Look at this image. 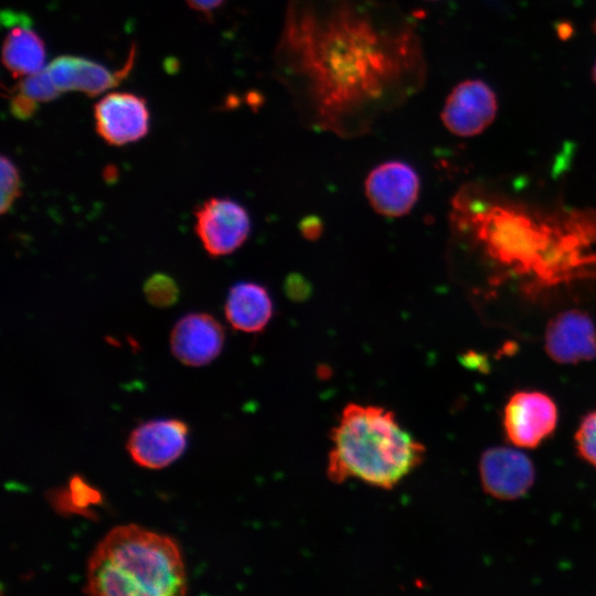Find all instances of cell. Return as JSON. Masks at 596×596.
<instances>
[{
	"mask_svg": "<svg viewBox=\"0 0 596 596\" xmlns=\"http://www.w3.org/2000/svg\"><path fill=\"white\" fill-rule=\"evenodd\" d=\"M276 57L312 124L343 136L368 129L425 77L413 25L373 0H291Z\"/></svg>",
	"mask_w": 596,
	"mask_h": 596,
	"instance_id": "1",
	"label": "cell"
},
{
	"mask_svg": "<svg viewBox=\"0 0 596 596\" xmlns=\"http://www.w3.org/2000/svg\"><path fill=\"white\" fill-rule=\"evenodd\" d=\"M327 472L334 482L349 478L391 489L424 460L425 447L405 430L393 412L349 404L331 434Z\"/></svg>",
	"mask_w": 596,
	"mask_h": 596,
	"instance_id": "2",
	"label": "cell"
},
{
	"mask_svg": "<svg viewBox=\"0 0 596 596\" xmlns=\"http://www.w3.org/2000/svg\"><path fill=\"white\" fill-rule=\"evenodd\" d=\"M84 593L100 596H173L187 593L177 543L135 524L111 529L88 558Z\"/></svg>",
	"mask_w": 596,
	"mask_h": 596,
	"instance_id": "3",
	"label": "cell"
},
{
	"mask_svg": "<svg viewBox=\"0 0 596 596\" xmlns=\"http://www.w3.org/2000/svg\"><path fill=\"white\" fill-rule=\"evenodd\" d=\"M195 233L212 257L228 255L240 248L251 232L246 209L228 198H210L194 212Z\"/></svg>",
	"mask_w": 596,
	"mask_h": 596,
	"instance_id": "4",
	"label": "cell"
},
{
	"mask_svg": "<svg viewBox=\"0 0 596 596\" xmlns=\"http://www.w3.org/2000/svg\"><path fill=\"white\" fill-rule=\"evenodd\" d=\"M557 419V407L549 395L539 391H519L504 406L502 426L510 444L533 449L554 433Z\"/></svg>",
	"mask_w": 596,
	"mask_h": 596,
	"instance_id": "5",
	"label": "cell"
},
{
	"mask_svg": "<svg viewBox=\"0 0 596 596\" xmlns=\"http://www.w3.org/2000/svg\"><path fill=\"white\" fill-rule=\"evenodd\" d=\"M419 188L416 170L401 160H390L374 167L364 182L371 206L387 217L407 214L417 201Z\"/></svg>",
	"mask_w": 596,
	"mask_h": 596,
	"instance_id": "6",
	"label": "cell"
},
{
	"mask_svg": "<svg viewBox=\"0 0 596 596\" xmlns=\"http://www.w3.org/2000/svg\"><path fill=\"white\" fill-rule=\"evenodd\" d=\"M497 109V97L489 85L480 79H467L448 95L441 120L451 134L471 137L493 121Z\"/></svg>",
	"mask_w": 596,
	"mask_h": 596,
	"instance_id": "7",
	"label": "cell"
},
{
	"mask_svg": "<svg viewBox=\"0 0 596 596\" xmlns=\"http://www.w3.org/2000/svg\"><path fill=\"white\" fill-rule=\"evenodd\" d=\"M96 131L108 145L124 146L143 138L149 130L146 100L131 93H110L94 106Z\"/></svg>",
	"mask_w": 596,
	"mask_h": 596,
	"instance_id": "8",
	"label": "cell"
},
{
	"mask_svg": "<svg viewBox=\"0 0 596 596\" xmlns=\"http://www.w3.org/2000/svg\"><path fill=\"white\" fill-rule=\"evenodd\" d=\"M479 475L485 492L499 500L523 497L535 480L530 458L508 447L487 449L480 457Z\"/></svg>",
	"mask_w": 596,
	"mask_h": 596,
	"instance_id": "9",
	"label": "cell"
},
{
	"mask_svg": "<svg viewBox=\"0 0 596 596\" xmlns=\"http://www.w3.org/2000/svg\"><path fill=\"white\" fill-rule=\"evenodd\" d=\"M187 434L188 427L181 421L147 422L131 432L127 450L139 466L161 469L181 456L187 445Z\"/></svg>",
	"mask_w": 596,
	"mask_h": 596,
	"instance_id": "10",
	"label": "cell"
},
{
	"mask_svg": "<svg viewBox=\"0 0 596 596\" xmlns=\"http://www.w3.org/2000/svg\"><path fill=\"white\" fill-rule=\"evenodd\" d=\"M545 351L555 362L574 364L596 358V327L584 311L572 309L553 317L545 331Z\"/></svg>",
	"mask_w": 596,
	"mask_h": 596,
	"instance_id": "11",
	"label": "cell"
},
{
	"mask_svg": "<svg viewBox=\"0 0 596 596\" xmlns=\"http://www.w3.org/2000/svg\"><path fill=\"white\" fill-rule=\"evenodd\" d=\"M225 340L222 324L211 315L191 312L181 317L170 334L172 354L183 364L202 366L221 352Z\"/></svg>",
	"mask_w": 596,
	"mask_h": 596,
	"instance_id": "12",
	"label": "cell"
},
{
	"mask_svg": "<svg viewBox=\"0 0 596 596\" xmlns=\"http://www.w3.org/2000/svg\"><path fill=\"white\" fill-rule=\"evenodd\" d=\"M135 60V47L126 64L118 71L111 72L104 65L92 60L63 55L54 58L46 70L61 93L81 92L88 96H97L117 86L130 73Z\"/></svg>",
	"mask_w": 596,
	"mask_h": 596,
	"instance_id": "13",
	"label": "cell"
},
{
	"mask_svg": "<svg viewBox=\"0 0 596 596\" xmlns=\"http://www.w3.org/2000/svg\"><path fill=\"white\" fill-rule=\"evenodd\" d=\"M2 22L8 26L2 44V63L13 77H25L43 70L45 45L31 28L25 14L3 12Z\"/></svg>",
	"mask_w": 596,
	"mask_h": 596,
	"instance_id": "14",
	"label": "cell"
},
{
	"mask_svg": "<svg viewBox=\"0 0 596 596\" xmlns=\"http://www.w3.org/2000/svg\"><path fill=\"white\" fill-rule=\"evenodd\" d=\"M225 317L230 324L243 332L262 331L273 317L274 306L268 290L254 281H240L228 291Z\"/></svg>",
	"mask_w": 596,
	"mask_h": 596,
	"instance_id": "15",
	"label": "cell"
},
{
	"mask_svg": "<svg viewBox=\"0 0 596 596\" xmlns=\"http://www.w3.org/2000/svg\"><path fill=\"white\" fill-rule=\"evenodd\" d=\"M15 91L36 104L51 102L62 94L55 86L46 67L23 77L18 83Z\"/></svg>",
	"mask_w": 596,
	"mask_h": 596,
	"instance_id": "16",
	"label": "cell"
},
{
	"mask_svg": "<svg viewBox=\"0 0 596 596\" xmlns=\"http://www.w3.org/2000/svg\"><path fill=\"white\" fill-rule=\"evenodd\" d=\"M147 301L159 308H167L178 300L179 289L177 283L166 274H153L143 285Z\"/></svg>",
	"mask_w": 596,
	"mask_h": 596,
	"instance_id": "17",
	"label": "cell"
},
{
	"mask_svg": "<svg viewBox=\"0 0 596 596\" xmlns=\"http://www.w3.org/2000/svg\"><path fill=\"white\" fill-rule=\"evenodd\" d=\"M578 456L596 468V409L586 414L575 433Z\"/></svg>",
	"mask_w": 596,
	"mask_h": 596,
	"instance_id": "18",
	"label": "cell"
},
{
	"mask_svg": "<svg viewBox=\"0 0 596 596\" xmlns=\"http://www.w3.org/2000/svg\"><path fill=\"white\" fill-rule=\"evenodd\" d=\"M1 214L7 213L20 195L21 180L15 164L10 158L1 156Z\"/></svg>",
	"mask_w": 596,
	"mask_h": 596,
	"instance_id": "19",
	"label": "cell"
},
{
	"mask_svg": "<svg viewBox=\"0 0 596 596\" xmlns=\"http://www.w3.org/2000/svg\"><path fill=\"white\" fill-rule=\"evenodd\" d=\"M38 105L18 91H14L9 98V109L18 119L25 120L31 118L36 111Z\"/></svg>",
	"mask_w": 596,
	"mask_h": 596,
	"instance_id": "20",
	"label": "cell"
},
{
	"mask_svg": "<svg viewBox=\"0 0 596 596\" xmlns=\"http://www.w3.org/2000/svg\"><path fill=\"white\" fill-rule=\"evenodd\" d=\"M286 295L295 301H302L310 295L309 281L299 274H291L285 280Z\"/></svg>",
	"mask_w": 596,
	"mask_h": 596,
	"instance_id": "21",
	"label": "cell"
},
{
	"mask_svg": "<svg viewBox=\"0 0 596 596\" xmlns=\"http://www.w3.org/2000/svg\"><path fill=\"white\" fill-rule=\"evenodd\" d=\"M299 230L301 235L308 241L318 240L323 232V224L316 215L306 216L300 221Z\"/></svg>",
	"mask_w": 596,
	"mask_h": 596,
	"instance_id": "22",
	"label": "cell"
},
{
	"mask_svg": "<svg viewBox=\"0 0 596 596\" xmlns=\"http://www.w3.org/2000/svg\"><path fill=\"white\" fill-rule=\"evenodd\" d=\"M196 11L211 12L221 7L226 0H185Z\"/></svg>",
	"mask_w": 596,
	"mask_h": 596,
	"instance_id": "23",
	"label": "cell"
},
{
	"mask_svg": "<svg viewBox=\"0 0 596 596\" xmlns=\"http://www.w3.org/2000/svg\"><path fill=\"white\" fill-rule=\"evenodd\" d=\"M593 78H594V81L596 83V64H595L594 70H593Z\"/></svg>",
	"mask_w": 596,
	"mask_h": 596,
	"instance_id": "24",
	"label": "cell"
}]
</instances>
